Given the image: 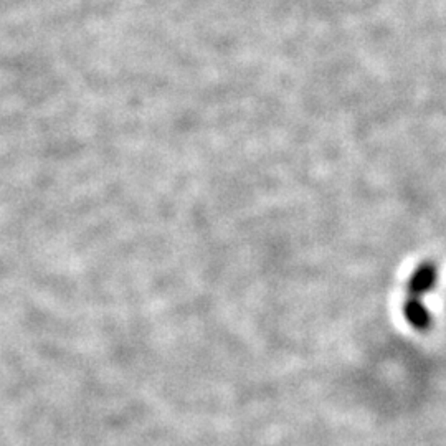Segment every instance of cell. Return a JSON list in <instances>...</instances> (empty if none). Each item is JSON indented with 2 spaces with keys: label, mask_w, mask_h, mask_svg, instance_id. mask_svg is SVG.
Returning a JSON list of instances; mask_svg holds the SVG:
<instances>
[{
  "label": "cell",
  "mask_w": 446,
  "mask_h": 446,
  "mask_svg": "<svg viewBox=\"0 0 446 446\" xmlns=\"http://www.w3.org/2000/svg\"><path fill=\"white\" fill-rule=\"evenodd\" d=\"M436 283V266L431 262H425L411 276L409 283V298L405 300L404 315L409 324L416 331H428L431 316L423 306V296Z\"/></svg>",
  "instance_id": "cell-1"
}]
</instances>
